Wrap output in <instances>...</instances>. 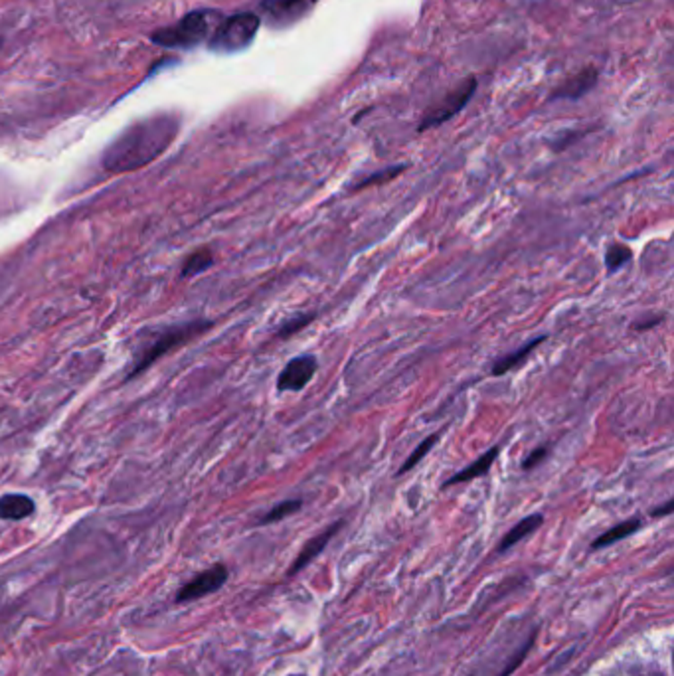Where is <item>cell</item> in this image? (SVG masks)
Listing matches in <instances>:
<instances>
[{"label":"cell","instance_id":"cell-16","mask_svg":"<svg viewBox=\"0 0 674 676\" xmlns=\"http://www.w3.org/2000/svg\"><path fill=\"white\" fill-rule=\"evenodd\" d=\"M406 169H407V164H396V167H390V169H384L380 172H372V175L360 178L358 182H354V185L350 186V192H358V190L370 188V186L384 185V182H390V180H394L396 177L402 175Z\"/></svg>","mask_w":674,"mask_h":676},{"label":"cell","instance_id":"cell-18","mask_svg":"<svg viewBox=\"0 0 674 676\" xmlns=\"http://www.w3.org/2000/svg\"><path fill=\"white\" fill-rule=\"evenodd\" d=\"M214 265V255L210 250H198L194 251L190 258L185 261V265H182V277H194V276H200V273L210 269Z\"/></svg>","mask_w":674,"mask_h":676},{"label":"cell","instance_id":"cell-17","mask_svg":"<svg viewBox=\"0 0 674 676\" xmlns=\"http://www.w3.org/2000/svg\"><path fill=\"white\" fill-rule=\"evenodd\" d=\"M631 258H633L631 248H627L625 243L613 242L605 251V269L609 276H613V273H617L619 269H623L625 265L631 261Z\"/></svg>","mask_w":674,"mask_h":676},{"label":"cell","instance_id":"cell-23","mask_svg":"<svg viewBox=\"0 0 674 676\" xmlns=\"http://www.w3.org/2000/svg\"><path fill=\"white\" fill-rule=\"evenodd\" d=\"M662 321H664V315H653V317H646V318H639V321H635L633 328L635 331H649V328L659 326Z\"/></svg>","mask_w":674,"mask_h":676},{"label":"cell","instance_id":"cell-14","mask_svg":"<svg viewBox=\"0 0 674 676\" xmlns=\"http://www.w3.org/2000/svg\"><path fill=\"white\" fill-rule=\"evenodd\" d=\"M641 526H643V520H641V518H629V520H625V523L617 524V526H613L612 530H607V532L601 534V536L597 538V540H596L594 544H591V548H594V550H599V548L612 546V544H615V542H619V540H623V538L635 534L637 530H639Z\"/></svg>","mask_w":674,"mask_h":676},{"label":"cell","instance_id":"cell-22","mask_svg":"<svg viewBox=\"0 0 674 676\" xmlns=\"http://www.w3.org/2000/svg\"><path fill=\"white\" fill-rule=\"evenodd\" d=\"M550 455V447L548 445H540L536 447V449H532V453H528L524 457L522 461V471H532L538 467V465H542V461L546 459V457Z\"/></svg>","mask_w":674,"mask_h":676},{"label":"cell","instance_id":"cell-13","mask_svg":"<svg viewBox=\"0 0 674 676\" xmlns=\"http://www.w3.org/2000/svg\"><path fill=\"white\" fill-rule=\"evenodd\" d=\"M542 515H532V516H526L524 520H521L514 528L508 530V534L503 538V542H500L498 550L505 552L508 550V548H513L514 544L522 542L526 536H530L532 532H536L542 526Z\"/></svg>","mask_w":674,"mask_h":676},{"label":"cell","instance_id":"cell-3","mask_svg":"<svg viewBox=\"0 0 674 676\" xmlns=\"http://www.w3.org/2000/svg\"><path fill=\"white\" fill-rule=\"evenodd\" d=\"M212 21L214 12H188L178 24L154 32L151 40L162 45V48H194V45L202 44L208 38V34L212 30Z\"/></svg>","mask_w":674,"mask_h":676},{"label":"cell","instance_id":"cell-10","mask_svg":"<svg viewBox=\"0 0 674 676\" xmlns=\"http://www.w3.org/2000/svg\"><path fill=\"white\" fill-rule=\"evenodd\" d=\"M546 341H548V334H538V336H534L532 341H528V342H526L524 346H521V349H518V350L506 354L505 359H498V360L493 364V368H490V374H493V376H505V374L516 370L518 367H522V364H524L528 359H530V354H532L536 349H538L540 344H544Z\"/></svg>","mask_w":674,"mask_h":676},{"label":"cell","instance_id":"cell-9","mask_svg":"<svg viewBox=\"0 0 674 676\" xmlns=\"http://www.w3.org/2000/svg\"><path fill=\"white\" fill-rule=\"evenodd\" d=\"M500 455V445H493L487 453H482L479 459L473 461L471 465H467V467L461 469L459 473H455L453 477H449L448 481L443 482V489H449V487H455V485H463V482H471L475 481L479 477H485V474L490 471V467H493L497 457Z\"/></svg>","mask_w":674,"mask_h":676},{"label":"cell","instance_id":"cell-1","mask_svg":"<svg viewBox=\"0 0 674 676\" xmlns=\"http://www.w3.org/2000/svg\"><path fill=\"white\" fill-rule=\"evenodd\" d=\"M180 119L172 113L152 115L135 123L117 136L103 153V169L113 175L147 167L177 139Z\"/></svg>","mask_w":674,"mask_h":676},{"label":"cell","instance_id":"cell-19","mask_svg":"<svg viewBox=\"0 0 674 676\" xmlns=\"http://www.w3.org/2000/svg\"><path fill=\"white\" fill-rule=\"evenodd\" d=\"M440 437H441V432H440V433H432V435H427V437H425V440H423L420 445H417V447H415L414 453H412V455H409V457H407V459L404 461V465H402V467H399L398 474L409 473V471H412V469L415 467V465H420V463H422V459H425V457H427V455H430V451L433 449V445H435L437 441H440Z\"/></svg>","mask_w":674,"mask_h":676},{"label":"cell","instance_id":"cell-7","mask_svg":"<svg viewBox=\"0 0 674 676\" xmlns=\"http://www.w3.org/2000/svg\"><path fill=\"white\" fill-rule=\"evenodd\" d=\"M226 581H227V568L222 564H216L206 572L198 573L196 578H193L188 583H185V586H182L180 591L177 593V603H188L204 596H210V593L220 589Z\"/></svg>","mask_w":674,"mask_h":676},{"label":"cell","instance_id":"cell-11","mask_svg":"<svg viewBox=\"0 0 674 676\" xmlns=\"http://www.w3.org/2000/svg\"><path fill=\"white\" fill-rule=\"evenodd\" d=\"M36 502L26 495H3L0 497V518L3 520H24L34 515Z\"/></svg>","mask_w":674,"mask_h":676},{"label":"cell","instance_id":"cell-15","mask_svg":"<svg viewBox=\"0 0 674 676\" xmlns=\"http://www.w3.org/2000/svg\"><path fill=\"white\" fill-rule=\"evenodd\" d=\"M597 81V74L594 70H586L581 71L579 76L570 79L566 86H562L558 91H555L554 97H563V99H578L579 95H584L586 91L594 87Z\"/></svg>","mask_w":674,"mask_h":676},{"label":"cell","instance_id":"cell-20","mask_svg":"<svg viewBox=\"0 0 674 676\" xmlns=\"http://www.w3.org/2000/svg\"><path fill=\"white\" fill-rule=\"evenodd\" d=\"M316 318V313H299L295 317H289L287 321L281 323V326L277 328L275 336L281 338V341H287V338H291L293 334L300 333L303 328H307L308 325H311Z\"/></svg>","mask_w":674,"mask_h":676},{"label":"cell","instance_id":"cell-4","mask_svg":"<svg viewBox=\"0 0 674 676\" xmlns=\"http://www.w3.org/2000/svg\"><path fill=\"white\" fill-rule=\"evenodd\" d=\"M261 18L253 12H242L218 26L210 38V50L218 54H235L248 48L259 30Z\"/></svg>","mask_w":674,"mask_h":676},{"label":"cell","instance_id":"cell-12","mask_svg":"<svg viewBox=\"0 0 674 676\" xmlns=\"http://www.w3.org/2000/svg\"><path fill=\"white\" fill-rule=\"evenodd\" d=\"M341 526H342V523H336V524H333V526L326 528L323 534H318L316 538H313V540L308 542V544L303 548V552L299 554V558H297V562L293 564V570H291V572H299L300 568H303L305 564H308L313 558H316V556L323 552V548H325L326 544H329L331 538H333L336 532H339V528H341Z\"/></svg>","mask_w":674,"mask_h":676},{"label":"cell","instance_id":"cell-21","mask_svg":"<svg viewBox=\"0 0 674 676\" xmlns=\"http://www.w3.org/2000/svg\"><path fill=\"white\" fill-rule=\"evenodd\" d=\"M300 507H303V502L297 500V499H289V500H284L279 502V505L273 507L269 513L263 516L259 520V524H273V523H279V520H284L291 515H295L300 510Z\"/></svg>","mask_w":674,"mask_h":676},{"label":"cell","instance_id":"cell-8","mask_svg":"<svg viewBox=\"0 0 674 676\" xmlns=\"http://www.w3.org/2000/svg\"><path fill=\"white\" fill-rule=\"evenodd\" d=\"M318 0H266L261 8L267 14V22L273 26H289L300 16H305Z\"/></svg>","mask_w":674,"mask_h":676},{"label":"cell","instance_id":"cell-2","mask_svg":"<svg viewBox=\"0 0 674 676\" xmlns=\"http://www.w3.org/2000/svg\"><path fill=\"white\" fill-rule=\"evenodd\" d=\"M210 326H212L210 321H190L185 325L162 328L159 336H154V341L147 346V349H143L139 354H136L131 370L127 372V380H133L135 376H139V374L147 370L152 362H157L160 356H165L170 350L178 349V346L186 344L188 341H194L196 336L206 333Z\"/></svg>","mask_w":674,"mask_h":676},{"label":"cell","instance_id":"cell-5","mask_svg":"<svg viewBox=\"0 0 674 676\" xmlns=\"http://www.w3.org/2000/svg\"><path fill=\"white\" fill-rule=\"evenodd\" d=\"M477 89V81L475 79H467L464 84H461L457 89H453L451 94L445 95L440 103L433 105L427 115L423 117V121L420 125V133L432 129V127H440L445 121H449L451 117L457 115L461 109L469 103V99L473 97Z\"/></svg>","mask_w":674,"mask_h":676},{"label":"cell","instance_id":"cell-24","mask_svg":"<svg viewBox=\"0 0 674 676\" xmlns=\"http://www.w3.org/2000/svg\"><path fill=\"white\" fill-rule=\"evenodd\" d=\"M670 513H672V500H667V502H664V507L653 508L651 510V516H667Z\"/></svg>","mask_w":674,"mask_h":676},{"label":"cell","instance_id":"cell-6","mask_svg":"<svg viewBox=\"0 0 674 676\" xmlns=\"http://www.w3.org/2000/svg\"><path fill=\"white\" fill-rule=\"evenodd\" d=\"M318 370L316 356L311 352H305L297 356V359L289 360L285 368L281 370L277 376V390L279 392H300L305 390L308 382L315 378Z\"/></svg>","mask_w":674,"mask_h":676}]
</instances>
